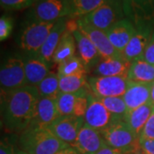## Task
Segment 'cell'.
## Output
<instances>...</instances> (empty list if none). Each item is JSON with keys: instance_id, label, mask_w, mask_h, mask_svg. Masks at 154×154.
Wrapping results in <instances>:
<instances>
[{"instance_id": "obj_1", "label": "cell", "mask_w": 154, "mask_h": 154, "mask_svg": "<svg viewBox=\"0 0 154 154\" xmlns=\"http://www.w3.org/2000/svg\"><path fill=\"white\" fill-rule=\"evenodd\" d=\"M2 98V119L9 132L20 134L29 127L40 98L36 87L25 86Z\"/></svg>"}, {"instance_id": "obj_2", "label": "cell", "mask_w": 154, "mask_h": 154, "mask_svg": "<svg viewBox=\"0 0 154 154\" xmlns=\"http://www.w3.org/2000/svg\"><path fill=\"white\" fill-rule=\"evenodd\" d=\"M19 148L27 154H56L69 146L45 126H29L18 136Z\"/></svg>"}, {"instance_id": "obj_3", "label": "cell", "mask_w": 154, "mask_h": 154, "mask_svg": "<svg viewBox=\"0 0 154 154\" xmlns=\"http://www.w3.org/2000/svg\"><path fill=\"white\" fill-rule=\"evenodd\" d=\"M55 23L28 18L19 33L18 42L21 49L28 54H38Z\"/></svg>"}, {"instance_id": "obj_4", "label": "cell", "mask_w": 154, "mask_h": 154, "mask_svg": "<svg viewBox=\"0 0 154 154\" xmlns=\"http://www.w3.org/2000/svg\"><path fill=\"white\" fill-rule=\"evenodd\" d=\"M0 86L1 96L27 86L23 57L11 56L3 62L0 69Z\"/></svg>"}, {"instance_id": "obj_5", "label": "cell", "mask_w": 154, "mask_h": 154, "mask_svg": "<svg viewBox=\"0 0 154 154\" xmlns=\"http://www.w3.org/2000/svg\"><path fill=\"white\" fill-rule=\"evenodd\" d=\"M100 133L108 146L122 150L126 154L138 153L140 138L124 121L116 122Z\"/></svg>"}, {"instance_id": "obj_6", "label": "cell", "mask_w": 154, "mask_h": 154, "mask_svg": "<svg viewBox=\"0 0 154 154\" xmlns=\"http://www.w3.org/2000/svg\"><path fill=\"white\" fill-rule=\"evenodd\" d=\"M123 18L125 16L122 0H106L98 9L79 19L94 28L106 31Z\"/></svg>"}, {"instance_id": "obj_7", "label": "cell", "mask_w": 154, "mask_h": 154, "mask_svg": "<svg viewBox=\"0 0 154 154\" xmlns=\"http://www.w3.org/2000/svg\"><path fill=\"white\" fill-rule=\"evenodd\" d=\"M70 0H36L28 18L45 22H57L71 17Z\"/></svg>"}, {"instance_id": "obj_8", "label": "cell", "mask_w": 154, "mask_h": 154, "mask_svg": "<svg viewBox=\"0 0 154 154\" xmlns=\"http://www.w3.org/2000/svg\"><path fill=\"white\" fill-rule=\"evenodd\" d=\"M84 125L99 132L110 127L116 122L122 120L113 116L95 95L88 94V105L84 116Z\"/></svg>"}, {"instance_id": "obj_9", "label": "cell", "mask_w": 154, "mask_h": 154, "mask_svg": "<svg viewBox=\"0 0 154 154\" xmlns=\"http://www.w3.org/2000/svg\"><path fill=\"white\" fill-rule=\"evenodd\" d=\"M92 94L97 98L122 97L126 92L128 80L119 76H92L88 79Z\"/></svg>"}, {"instance_id": "obj_10", "label": "cell", "mask_w": 154, "mask_h": 154, "mask_svg": "<svg viewBox=\"0 0 154 154\" xmlns=\"http://www.w3.org/2000/svg\"><path fill=\"white\" fill-rule=\"evenodd\" d=\"M84 126V118L76 116H59L47 126L49 130L63 142L71 146Z\"/></svg>"}, {"instance_id": "obj_11", "label": "cell", "mask_w": 154, "mask_h": 154, "mask_svg": "<svg viewBox=\"0 0 154 154\" xmlns=\"http://www.w3.org/2000/svg\"><path fill=\"white\" fill-rule=\"evenodd\" d=\"M67 28L71 31L75 38L79 57L83 62L86 69H89L94 65L97 66L102 58L91 39L78 28L76 20L68 21Z\"/></svg>"}, {"instance_id": "obj_12", "label": "cell", "mask_w": 154, "mask_h": 154, "mask_svg": "<svg viewBox=\"0 0 154 154\" xmlns=\"http://www.w3.org/2000/svg\"><path fill=\"white\" fill-rule=\"evenodd\" d=\"M134 26V33L122 52V56L130 62L143 56L154 30V22H140Z\"/></svg>"}, {"instance_id": "obj_13", "label": "cell", "mask_w": 154, "mask_h": 154, "mask_svg": "<svg viewBox=\"0 0 154 154\" xmlns=\"http://www.w3.org/2000/svg\"><path fill=\"white\" fill-rule=\"evenodd\" d=\"M78 28L91 39L93 44L98 50L102 59L110 57H123L110 43L105 31L94 28L91 25L83 22L80 19H75Z\"/></svg>"}, {"instance_id": "obj_14", "label": "cell", "mask_w": 154, "mask_h": 154, "mask_svg": "<svg viewBox=\"0 0 154 154\" xmlns=\"http://www.w3.org/2000/svg\"><path fill=\"white\" fill-rule=\"evenodd\" d=\"M106 145L101 133L84 125L70 146L81 154H96Z\"/></svg>"}, {"instance_id": "obj_15", "label": "cell", "mask_w": 154, "mask_h": 154, "mask_svg": "<svg viewBox=\"0 0 154 154\" xmlns=\"http://www.w3.org/2000/svg\"><path fill=\"white\" fill-rule=\"evenodd\" d=\"M122 5L124 16L134 25L154 22V0H122Z\"/></svg>"}, {"instance_id": "obj_16", "label": "cell", "mask_w": 154, "mask_h": 154, "mask_svg": "<svg viewBox=\"0 0 154 154\" xmlns=\"http://www.w3.org/2000/svg\"><path fill=\"white\" fill-rule=\"evenodd\" d=\"M135 31V26L129 19L123 18L105 31L110 43L122 54Z\"/></svg>"}, {"instance_id": "obj_17", "label": "cell", "mask_w": 154, "mask_h": 154, "mask_svg": "<svg viewBox=\"0 0 154 154\" xmlns=\"http://www.w3.org/2000/svg\"><path fill=\"white\" fill-rule=\"evenodd\" d=\"M23 58L27 85L36 87L47 76L51 65L38 54H28Z\"/></svg>"}, {"instance_id": "obj_18", "label": "cell", "mask_w": 154, "mask_h": 154, "mask_svg": "<svg viewBox=\"0 0 154 154\" xmlns=\"http://www.w3.org/2000/svg\"><path fill=\"white\" fill-rule=\"evenodd\" d=\"M153 82L142 83L128 81V85L122 98L128 110H132L150 102Z\"/></svg>"}, {"instance_id": "obj_19", "label": "cell", "mask_w": 154, "mask_h": 154, "mask_svg": "<svg viewBox=\"0 0 154 154\" xmlns=\"http://www.w3.org/2000/svg\"><path fill=\"white\" fill-rule=\"evenodd\" d=\"M131 62L122 57H110L101 59L94 69L96 76H119L127 78Z\"/></svg>"}, {"instance_id": "obj_20", "label": "cell", "mask_w": 154, "mask_h": 154, "mask_svg": "<svg viewBox=\"0 0 154 154\" xmlns=\"http://www.w3.org/2000/svg\"><path fill=\"white\" fill-rule=\"evenodd\" d=\"M68 20L67 18H63L57 21L54 27L51 30L48 37L46 38L45 43L39 50L38 55L45 60L48 64L51 65L53 55L55 53L56 49L59 44L63 34L67 30Z\"/></svg>"}, {"instance_id": "obj_21", "label": "cell", "mask_w": 154, "mask_h": 154, "mask_svg": "<svg viewBox=\"0 0 154 154\" xmlns=\"http://www.w3.org/2000/svg\"><path fill=\"white\" fill-rule=\"evenodd\" d=\"M59 116L56 99L40 97L34 116L29 126L47 127Z\"/></svg>"}, {"instance_id": "obj_22", "label": "cell", "mask_w": 154, "mask_h": 154, "mask_svg": "<svg viewBox=\"0 0 154 154\" xmlns=\"http://www.w3.org/2000/svg\"><path fill=\"white\" fill-rule=\"evenodd\" d=\"M154 110V105L152 103H146L132 110H128L122 118L128 127L138 137L140 138L146 123Z\"/></svg>"}, {"instance_id": "obj_23", "label": "cell", "mask_w": 154, "mask_h": 154, "mask_svg": "<svg viewBox=\"0 0 154 154\" xmlns=\"http://www.w3.org/2000/svg\"><path fill=\"white\" fill-rule=\"evenodd\" d=\"M128 80L134 82H154V65L140 57L131 62Z\"/></svg>"}, {"instance_id": "obj_24", "label": "cell", "mask_w": 154, "mask_h": 154, "mask_svg": "<svg viewBox=\"0 0 154 154\" xmlns=\"http://www.w3.org/2000/svg\"><path fill=\"white\" fill-rule=\"evenodd\" d=\"M76 49V42L71 31L68 28L63 34L59 44L56 49L55 53L53 55L52 63L60 64L69 57L75 56Z\"/></svg>"}, {"instance_id": "obj_25", "label": "cell", "mask_w": 154, "mask_h": 154, "mask_svg": "<svg viewBox=\"0 0 154 154\" xmlns=\"http://www.w3.org/2000/svg\"><path fill=\"white\" fill-rule=\"evenodd\" d=\"M88 86L86 73H79L72 75H59L60 93L74 94Z\"/></svg>"}, {"instance_id": "obj_26", "label": "cell", "mask_w": 154, "mask_h": 154, "mask_svg": "<svg viewBox=\"0 0 154 154\" xmlns=\"http://www.w3.org/2000/svg\"><path fill=\"white\" fill-rule=\"evenodd\" d=\"M36 88L40 97L57 99L60 94L58 74L50 72L47 76L38 86H36Z\"/></svg>"}, {"instance_id": "obj_27", "label": "cell", "mask_w": 154, "mask_h": 154, "mask_svg": "<svg viewBox=\"0 0 154 154\" xmlns=\"http://www.w3.org/2000/svg\"><path fill=\"white\" fill-rule=\"evenodd\" d=\"M106 0H70L72 13L70 18L79 19L93 12Z\"/></svg>"}, {"instance_id": "obj_28", "label": "cell", "mask_w": 154, "mask_h": 154, "mask_svg": "<svg viewBox=\"0 0 154 154\" xmlns=\"http://www.w3.org/2000/svg\"><path fill=\"white\" fill-rule=\"evenodd\" d=\"M105 107L116 117L122 119L128 111L125 101L122 97H107L98 98Z\"/></svg>"}, {"instance_id": "obj_29", "label": "cell", "mask_w": 154, "mask_h": 154, "mask_svg": "<svg viewBox=\"0 0 154 154\" xmlns=\"http://www.w3.org/2000/svg\"><path fill=\"white\" fill-rule=\"evenodd\" d=\"M86 67L80 57L73 56L58 64V75H72L79 73H86Z\"/></svg>"}, {"instance_id": "obj_30", "label": "cell", "mask_w": 154, "mask_h": 154, "mask_svg": "<svg viewBox=\"0 0 154 154\" xmlns=\"http://www.w3.org/2000/svg\"><path fill=\"white\" fill-rule=\"evenodd\" d=\"M80 92V91H79ZM79 92L74 94L60 93L57 98V105L60 116L74 115V107Z\"/></svg>"}, {"instance_id": "obj_31", "label": "cell", "mask_w": 154, "mask_h": 154, "mask_svg": "<svg viewBox=\"0 0 154 154\" xmlns=\"http://www.w3.org/2000/svg\"><path fill=\"white\" fill-rule=\"evenodd\" d=\"M36 0H0L2 9L6 11H22L33 5Z\"/></svg>"}, {"instance_id": "obj_32", "label": "cell", "mask_w": 154, "mask_h": 154, "mask_svg": "<svg viewBox=\"0 0 154 154\" xmlns=\"http://www.w3.org/2000/svg\"><path fill=\"white\" fill-rule=\"evenodd\" d=\"M14 27L13 19L9 16L4 15L0 18V40L4 41L10 37Z\"/></svg>"}, {"instance_id": "obj_33", "label": "cell", "mask_w": 154, "mask_h": 154, "mask_svg": "<svg viewBox=\"0 0 154 154\" xmlns=\"http://www.w3.org/2000/svg\"><path fill=\"white\" fill-rule=\"evenodd\" d=\"M16 140L11 137H3L0 143V154H16L17 151L15 149Z\"/></svg>"}, {"instance_id": "obj_34", "label": "cell", "mask_w": 154, "mask_h": 154, "mask_svg": "<svg viewBox=\"0 0 154 154\" xmlns=\"http://www.w3.org/2000/svg\"><path fill=\"white\" fill-rule=\"evenodd\" d=\"M140 139L154 140V110L144 127Z\"/></svg>"}, {"instance_id": "obj_35", "label": "cell", "mask_w": 154, "mask_h": 154, "mask_svg": "<svg viewBox=\"0 0 154 154\" xmlns=\"http://www.w3.org/2000/svg\"><path fill=\"white\" fill-rule=\"evenodd\" d=\"M137 154H154V140L139 139V151Z\"/></svg>"}, {"instance_id": "obj_36", "label": "cell", "mask_w": 154, "mask_h": 154, "mask_svg": "<svg viewBox=\"0 0 154 154\" xmlns=\"http://www.w3.org/2000/svg\"><path fill=\"white\" fill-rule=\"evenodd\" d=\"M142 57L145 60L147 61L151 64L154 65V30L152 32V34L151 39L149 41L146 48L145 50V52H144Z\"/></svg>"}, {"instance_id": "obj_37", "label": "cell", "mask_w": 154, "mask_h": 154, "mask_svg": "<svg viewBox=\"0 0 154 154\" xmlns=\"http://www.w3.org/2000/svg\"><path fill=\"white\" fill-rule=\"evenodd\" d=\"M96 154H126L123 151L119 150V149L113 148L110 146L106 145L100 151H99Z\"/></svg>"}, {"instance_id": "obj_38", "label": "cell", "mask_w": 154, "mask_h": 154, "mask_svg": "<svg viewBox=\"0 0 154 154\" xmlns=\"http://www.w3.org/2000/svg\"><path fill=\"white\" fill-rule=\"evenodd\" d=\"M56 154H81L79 152H77L75 149L74 148V147H72V146H68L66 148L63 149V150H61L60 152H58Z\"/></svg>"}, {"instance_id": "obj_39", "label": "cell", "mask_w": 154, "mask_h": 154, "mask_svg": "<svg viewBox=\"0 0 154 154\" xmlns=\"http://www.w3.org/2000/svg\"><path fill=\"white\" fill-rule=\"evenodd\" d=\"M150 103H152L154 105V82L152 87V91H151V98H150Z\"/></svg>"}, {"instance_id": "obj_40", "label": "cell", "mask_w": 154, "mask_h": 154, "mask_svg": "<svg viewBox=\"0 0 154 154\" xmlns=\"http://www.w3.org/2000/svg\"><path fill=\"white\" fill-rule=\"evenodd\" d=\"M16 154H27V153H25L24 152H22V150H18V151H17V153Z\"/></svg>"}, {"instance_id": "obj_41", "label": "cell", "mask_w": 154, "mask_h": 154, "mask_svg": "<svg viewBox=\"0 0 154 154\" xmlns=\"http://www.w3.org/2000/svg\"><path fill=\"white\" fill-rule=\"evenodd\" d=\"M127 154H133V153H127Z\"/></svg>"}]
</instances>
